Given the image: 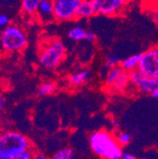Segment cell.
I'll return each instance as SVG.
<instances>
[{
    "instance_id": "obj_13",
    "label": "cell",
    "mask_w": 158,
    "mask_h": 159,
    "mask_svg": "<svg viewBox=\"0 0 158 159\" xmlns=\"http://www.w3.org/2000/svg\"><path fill=\"white\" fill-rule=\"evenodd\" d=\"M140 58H141V53H137V54L129 56L121 61L120 67L127 72H132V71L137 70Z\"/></svg>"
},
{
    "instance_id": "obj_32",
    "label": "cell",
    "mask_w": 158,
    "mask_h": 159,
    "mask_svg": "<svg viewBox=\"0 0 158 159\" xmlns=\"http://www.w3.org/2000/svg\"><path fill=\"white\" fill-rule=\"evenodd\" d=\"M139 159H149V158H147V157H142V158H139Z\"/></svg>"
},
{
    "instance_id": "obj_17",
    "label": "cell",
    "mask_w": 158,
    "mask_h": 159,
    "mask_svg": "<svg viewBox=\"0 0 158 159\" xmlns=\"http://www.w3.org/2000/svg\"><path fill=\"white\" fill-rule=\"evenodd\" d=\"M57 90V85L54 82L52 81H47L43 83L40 86L38 87V95L41 97L45 96H50L54 94Z\"/></svg>"
},
{
    "instance_id": "obj_28",
    "label": "cell",
    "mask_w": 158,
    "mask_h": 159,
    "mask_svg": "<svg viewBox=\"0 0 158 159\" xmlns=\"http://www.w3.org/2000/svg\"><path fill=\"white\" fill-rule=\"evenodd\" d=\"M112 125H113V127H114L115 130H118V128H120V123H118V121H117V120H114V121H112Z\"/></svg>"
},
{
    "instance_id": "obj_9",
    "label": "cell",
    "mask_w": 158,
    "mask_h": 159,
    "mask_svg": "<svg viewBox=\"0 0 158 159\" xmlns=\"http://www.w3.org/2000/svg\"><path fill=\"white\" fill-rule=\"evenodd\" d=\"M37 14L44 23L53 21V0H41Z\"/></svg>"
},
{
    "instance_id": "obj_22",
    "label": "cell",
    "mask_w": 158,
    "mask_h": 159,
    "mask_svg": "<svg viewBox=\"0 0 158 159\" xmlns=\"http://www.w3.org/2000/svg\"><path fill=\"white\" fill-rule=\"evenodd\" d=\"M33 153L34 152L31 149H29L13 156V159H33Z\"/></svg>"
},
{
    "instance_id": "obj_5",
    "label": "cell",
    "mask_w": 158,
    "mask_h": 159,
    "mask_svg": "<svg viewBox=\"0 0 158 159\" xmlns=\"http://www.w3.org/2000/svg\"><path fill=\"white\" fill-rule=\"evenodd\" d=\"M96 15L107 17L120 16L129 5V0H90Z\"/></svg>"
},
{
    "instance_id": "obj_19",
    "label": "cell",
    "mask_w": 158,
    "mask_h": 159,
    "mask_svg": "<svg viewBox=\"0 0 158 159\" xmlns=\"http://www.w3.org/2000/svg\"><path fill=\"white\" fill-rule=\"evenodd\" d=\"M73 156H74L73 150L69 147H65L57 151L50 157V159H73Z\"/></svg>"
},
{
    "instance_id": "obj_21",
    "label": "cell",
    "mask_w": 158,
    "mask_h": 159,
    "mask_svg": "<svg viewBox=\"0 0 158 159\" xmlns=\"http://www.w3.org/2000/svg\"><path fill=\"white\" fill-rule=\"evenodd\" d=\"M115 135V138H116L118 144H120L121 147L122 146H126V145H128L131 142L132 136L128 133H125V132H117Z\"/></svg>"
},
{
    "instance_id": "obj_33",
    "label": "cell",
    "mask_w": 158,
    "mask_h": 159,
    "mask_svg": "<svg viewBox=\"0 0 158 159\" xmlns=\"http://www.w3.org/2000/svg\"><path fill=\"white\" fill-rule=\"evenodd\" d=\"M78 1H79V2H81V1H84V0H78Z\"/></svg>"
},
{
    "instance_id": "obj_30",
    "label": "cell",
    "mask_w": 158,
    "mask_h": 159,
    "mask_svg": "<svg viewBox=\"0 0 158 159\" xmlns=\"http://www.w3.org/2000/svg\"><path fill=\"white\" fill-rule=\"evenodd\" d=\"M0 159H13V157H11V156H7V155H2V154H0Z\"/></svg>"
},
{
    "instance_id": "obj_4",
    "label": "cell",
    "mask_w": 158,
    "mask_h": 159,
    "mask_svg": "<svg viewBox=\"0 0 158 159\" xmlns=\"http://www.w3.org/2000/svg\"><path fill=\"white\" fill-rule=\"evenodd\" d=\"M28 46L26 31L17 24H10L2 30L0 50L11 54L23 51Z\"/></svg>"
},
{
    "instance_id": "obj_36",
    "label": "cell",
    "mask_w": 158,
    "mask_h": 159,
    "mask_svg": "<svg viewBox=\"0 0 158 159\" xmlns=\"http://www.w3.org/2000/svg\"><path fill=\"white\" fill-rule=\"evenodd\" d=\"M157 1H158V0H157Z\"/></svg>"
},
{
    "instance_id": "obj_34",
    "label": "cell",
    "mask_w": 158,
    "mask_h": 159,
    "mask_svg": "<svg viewBox=\"0 0 158 159\" xmlns=\"http://www.w3.org/2000/svg\"><path fill=\"white\" fill-rule=\"evenodd\" d=\"M0 123H1V118H0Z\"/></svg>"
},
{
    "instance_id": "obj_7",
    "label": "cell",
    "mask_w": 158,
    "mask_h": 159,
    "mask_svg": "<svg viewBox=\"0 0 158 159\" xmlns=\"http://www.w3.org/2000/svg\"><path fill=\"white\" fill-rule=\"evenodd\" d=\"M137 71L144 76L158 78V46L141 53Z\"/></svg>"
},
{
    "instance_id": "obj_23",
    "label": "cell",
    "mask_w": 158,
    "mask_h": 159,
    "mask_svg": "<svg viewBox=\"0 0 158 159\" xmlns=\"http://www.w3.org/2000/svg\"><path fill=\"white\" fill-rule=\"evenodd\" d=\"M11 24L10 17L7 14L0 13V30H3Z\"/></svg>"
},
{
    "instance_id": "obj_3",
    "label": "cell",
    "mask_w": 158,
    "mask_h": 159,
    "mask_svg": "<svg viewBox=\"0 0 158 159\" xmlns=\"http://www.w3.org/2000/svg\"><path fill=\"white\" fill-rule=\"evenodd\" d=\"M31 147L30 140L20 132L9 130L0 133V154L13 157Z\"/></svg>"
},
{
    "instance_id": "obj_16",
    "label": "cell",
    "mask_w": 158,
    "mask_h": 159,
    "mask_svg": "<svg viewBox=\"0 0 158 159\" xmlns=\"http://www.w3.org/2000/svg\"><path fill=\"white\" fill-rule=\"evenodd\" d=\"M86 33L87 31L84 27L75 26L68 30L67 35L69 39L73 40V41H83V40H85Z\"/></svg>"
},
{
    "instance_id": "obj_8",
    "label": "cell",
    "mask_w": 158,
    "mask_h": 159,
    "mask_svg": "<svg viewBox=\"0 0 158 159\" xmlns=\"http://www.w3.org/2000/svg\"><path fill=\"white\" fill-rule=\"evenodd\" d=\"M131 84L143 94L151 95L158 89V78H152L142 75L137 70L129 72Z\"/></svg>"
},
{
    "instance_id": "obj_10",
    "label": "cell",
    "mask_w": 158,
    "mask_h": 159,
    "mask_svg": "<svg viewBox=\"0 0 158 159\" xmlns=\"http://www.w3.org/2000/svg\"><path fill=\"white\" fill-rule=\"evenodd\" d=\"M130 84H131L130 74H129V72H127V71L122 69L120 74L118 75V77L116 78V80L114 82V84L109 87V89H111L113 92L120 93V92L125 91Z\"/></svg>"
},
{
    "instance_id": "obj_6",
    "label": "cell",
    "mask_w": 158,
    "mask_h": 159,
    "mask_svg": "<svg viewBox=\"0 0 158 159\" xmlns=\"http://www.w3.org/2000/svg\"><path fill=\"white\" fill-rule=\"evenodd\" d=\"M79 3L78 0H53L54 20L59 22L77 20L76 12Z\"/></svg>"
},
{
    "instance_id": "obj_11",
    "label": "cell",
    "mask_w": 158,
    "mask_h": 159,
    "mask_svg": "<svg viewBox=\"0 0 158 159\" xmlns=\"http://www.w3.org/2000/svg\"><path fill=\"white\" fill-rule=\"evenodd\" d=\"M94 15H96V12L90 0H84L79 3L76 12L77 19H87Z\"/></svg>"
},
{
    "instance_id": "obj_31",
    "label": "cell",
    "mask_w": 158,
    "mask_h": 159,
    "mask_svg": "<svg viewBox=\"0 0 158 159\" xmlns=\"http://www.w3.org/2000/svg\"><path fill=\"white\" fill-rule=\"evenodd\" d=\"M1 39H2V30H0V48H1Z\"/></svg>"
},
{
    "instance_id": "obj_24",
    "label": "cell",
    "mask_w": 158,
    "mask_h": 159,
    "mask_svg": "<svg viewBox=\"0 0 158 159\" xmlns=\"http://www.w3.org/2000/svg\"><path fill=\"white\" fill-rule=\"evenodd\" d=\"M85 40H86V41H88V42H90V43H94V42L97 41V36H96V34H95L94 32H92V31H87Z\"/></svg>"
},
{
    "instance_id": "obj_26",
    "label": "cell",
    "mask_w": 158,
    "mask_h": 159,
    "mask_svg": "<svg viewBox=\"0 0 158 159\" xmlns=\"http://www.w3.org/2000/svg\"><path fill=\"white\" fill-rule=\"evenodd\" d=\"M5 107V98L4 96L0 93V112H1Z\"/></svg>"
},
{
    "instance_id": "obj_15",
    "label": "cell",
    "mask_w": 158,
    "mask_h": 159,
    "mask_svg": "<svg viewBox=\"0 0 158 159\" xmlns=\"http://www.w3.org/2000/svg\"><path fill=\"white\" fill-rule=\"evenodd\" d=\"M41 0H22L21 1V10L23 13L29 16L37 14L39 4Z\"/></svg>"
},
{
    "instance_id": "obj_18",
    "label": "cell",
    "mask_w": 158,
    "mask_h": 159,
    "mask_svg": "<svg viewBox=\"0 0 158 159\" xmlns=\"http://www.w3.org/2000/svg\"><path fill=\"white\" fill-rule=\"evenodd\" d=\"M122 68L120 66H117V67H115V68H112V69H109L105 75V86L106 87H110L114 82L116 80V78L118 77V75L120 74Z\"/></svg>"
},
{
    "instance_id": "obj_25",
    "label": "cell",
    "mask_w": 158,
    "mask_h": 159,
    "mask_svg": "<svg viewBox=\"0 0 158 159\" xmlns=\"http://www.w3.org/2000/svg\"><path fill=\"white\" fill-rule=\"evenodd\" d=\"M33 159H50V157H48L46 153L42 152H34Z\"/></svg>"
},
{
    "instance_id": "obj_2",
    "label": "cell",
    "mask_w": 158,
    "mask_h": 159,
    "mask_svg": "<svg viewBox=\"0 0 158 159\" xmlns=\"http://www.w3.org/2000/svg\"><path fill=\"white\" fill-rule=\"evenodd\" d=\"M66 56V48L62 40L49 38L41 45L38 51V62L46 69H53L60 65Z\"/></svg>"
},
{
    "instance_id": "obj_14",
    "label": "cell",
    "mask_w": 158,
    "mask_h": 159,
    "mask_svg": "<svg viewBox=\"0 0 158 159\" xmlns=\"http://www.w3.org/2000/svg\"><path fill=\"white\" fill-rule=\"evenodd\" d=\"M144 11L151 17L152 22L158 27V1L157 0H150L147 1L144 6Z\"/></svg>"
},
{
    "instance_id": "obj_20",
    "label": "cell",
    "mask_w": 158,
    "mask_h": 159,
    "mask_svg": "<svg viewBox=\"0 0 158 159\" xmlns=\"http://www.w3.org/2000/svg\"><path fill=\"white\" fill-rule=\"evenodd\" d=\"M122 60L118 57L115 54H110L107 56L106 60H105V67L109 70L117 66H120V63H121Z\"/></svg>"
},
{
    "instance_id": "obj_1",
    "label": "cell",
    "mask_w": 158,
    "mask_h": 159,
    "mask_svg": "<svg viewBox=\"0 0 158 159\" xmlns=\"http://www.w3.org/2000/svg\"><path fill=\"white\" fill-rule=\"evenodd\" d=\"M89 145L92 152L101 159H121L123 154L115 135L106 130L93 132L89 136Z\"/></svg>"
},
{
    "instance_id": "obj_29",
    "label": "cell",
    "mask_w": 158,
    "mask_h": 159,
    "mask_svg": "<svg viewBox=\"0 0 158 159\" xmlns=\"http://www.w3.org/2000/svg\"><path fill=\"white\" fill-rule=\"evenodd\" d=\"M151 97L154 98H158V89L155 90V91L151 94Z\"/></svg>"
},
{
    "instance_id": "obj_35",
    "label": "cell",
    "mask_w": 158,
    "mask_h": 159,
    "mask_svg": "<svg viewBox=\"0 0 158 159\" xmlns=\"http://www.w3.org/2000/svg\"><path fill=\"white\" fill-rule=\"evenodd\" d=\"M129 1H131V0H129Z\"/></svg>"
},
{
    "instance_id": "obj_27",
    "label": "cell",
    "mask_w": 158,
    "mask_h": 159,
    "mask_svg": "<svg viewBox=\"0 0 158 159\" xmlns=\"http://www.w3.org/2000/svg\"><path fill=\"white\" fill-rule=\"evenodd\" d=\"M121 159H136V158L131 153H123Z\"/></svg>"
},
{
    "instance_id": "obj_12",
    "label": "cell",
    "mask_w": 158,
    "mask_h": 159,
    "mask_svg": "<svg viewBox=\"0 0 158 159\" xmlns=\"http://www.w3.org/2000/svg\"><path fill=\"white\" fill-rule=\"evenodd\" d=\"M90 75H91V73L88 69H82L80 71L72 73L68 78L69 84L73 87L81 86L87 82V80L89 79Z\"/></svg>"
}]
</instances>
